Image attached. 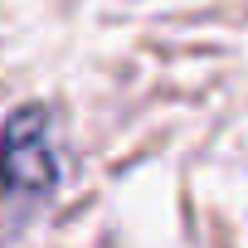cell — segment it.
I'll use <instances>...</instances> for the list:
<instances>
[{
    "label": "cell",
    "mask_w": 248,
    "mask_h": 248,
    "mask_svg": "<svg viewBox=\"0 0 248 248\" xmlns=\"http://www.w3.org/2000/svg\"><path fill=\"white\" fill-rule=\"evenodd\" d=\"M5 180L10 204H44L59 190V156L49 141V112L39 102H25L5 122Z\"/></svg>",
    "instance_id": "cell-1"
}]
</instances>
